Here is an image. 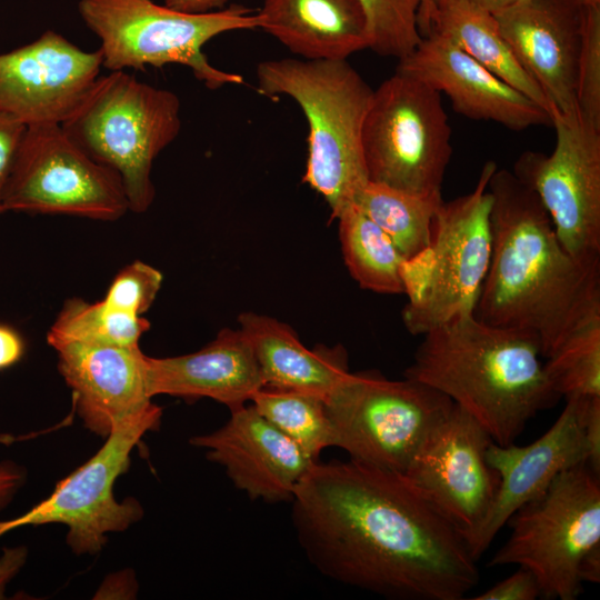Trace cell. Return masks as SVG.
Segmentation results:
<instances>
[{
	"label": "cell",
	"mask_w": 600,
	"mask_h": 600,
	"mask_svg": "<svg viewBox=\"0 0 600 600\" xmlns=\"http://www.w3.org/2000/svg\"><path fill=\"white\" fill-rule=\"evenodd\" d=\"M291 503L306 557L334 581L394 600H462L479 581L463 536L403 473L318 460Z\"/></svg>",
	"instance_id": "cell-1"
},
{
	"label": "cell",
	"mask_w": 600,
	"mask_h": 600,
	"mask_svg": "<svg viewBox=\"0 0 600 600\" xmlns=\"http://www.w3.org/2000/svg\"><path fill=\"white\" fill-rule=\"evenodd\" d=\"M488 189L492 248L474 316L527 334L547 359L600 319V264L563 247L536 192L512 171L497 167Z\"/></svg>",
	"instance_id": "cell-2"
},
{
	"label": "cell",
	"mask_w": 600,
	"mask_h": 600,
	"mask_svg": "<svg viewBox=\"0 0 600 600\" xmlns=\"http://www.w3.org/2000/svg\"><path fill=\"white\" fill-rule=\"evenodd\" d=\"M422 337L404 378L446 394L497 444L514 443L527 423L560 398L538 344L524 333L487 324L472 313Z\"/></svg>",
	"instance_id": "cell-3"
},
{
	"label": "cell",
	"mask_w": 600,
	"mask_h": 600,
	"mask_svg": "<svg viewBox=\"0 0 600 600\" xmlns=\"http://www.w3.org/2000/svg\"><path fill=\"white\" fill-rule=\"evenodd\" d=\"M256 77L259 93L288 96L301 108L309 126L302 181L338 218L369 181L361 138L373 90L347 60H267Z\"/></svg>",
	"instance_id": "cell-4"
},
{
	"label": "cell",
	"mask_w": 600,
	"mask_h": 600,
	"mask_svg": "<svg viewBox=\"0 0 600 600\" xmlns=\"http://www.w3.org/2000/svg\"><path fill=\"white\" fill-rule=\"evenodd\" d=\"M60 126L93 160L119 174L129 211L142 213L156 196L153 162L181 130L180 100L126 70L110 71Z\"/></svg>",
	"instance_id": "cell-5"
},
{
	"label": "cell",
	"mask_w": 600,
	"mask_h": 600,
	"mask_svg": "<svg viewBox=\"0 0 600 600\" xmlns=\"http://www.w3.org/2000/svg\"><path fill=\"white\" fill-rule=\"evenodd\" d=\"M497 163L483 164L474 188L442 201L432 222L429 246L406 260L401 278L408 302L402 310L413 336L474 313L491 258V194Z\"/></svg>",
	"instance_id": "cell-6"
},
{
	"label": "cell",
	"mask_w": 600,
	"mask_h": 600,
	"mask_svg": "<svg viewBox=\"0 0 600 600\" xmlns=\"http://www.w3.org/2000/svg\"><path fill=\"white\" fill-rule=\"evenodd\" d=\"M78 10L100 40L106 69L144 70L177 63L188 67L212 90L241 84L243 78L213 67L204 44L221 33L260 29L261 24L260 14L242 6L184 13L153 0H80Z\"/></svg>",
	"instance_id": "cell-7"
},
{
	"label": "cell",
	"mask_w": 600,
	"mask_h": 600,
	"mask_svg": "<svg viewBox=\"0 0 600 600\" xmlns=\"http://www.w3.org/2000/svg\"><path fill=\"white\" fill-rule=\"evenodd\" d=\"M332 447L366 464L404 473L453 402L416 380L374 371L348 374L327 397Z\"/></svg>",
	"instance_id": "cell-8"
},
{
	"label": "cell",
	"mask_w": 600,
	"mask_h": 600,
	"mask_svg": "<svg viewBox=\"0 0 600 600\" xmlns=\"http://www.w3.org/2000/svg\"><path fill=\"white\" fill-rule=\"evenodd\" d=\"M508 522L511 534L488 567H524L536 576L541 598L577 599L580 560L600 543L599 474L587 464L563 471Z\"/></svg>",
	"instance_id": "cell-9"
},
{
	"label": "cell",
	"mask_w": 600,
	"mask_h": 600,
	"mask_svg": "<svg viewBox=\"0 0 600 600\" xmlns=\"http://www.w3.org/2000/svg\"><path fill=\"white\" fill-rule=\"evenodd\" d=\"M361 140L370 182L442 196L453 149L439 91L396 71L373 90Z\"/></svg>",
	"instance_id": "cell-10"
},
{
	"label": "cell",
	"mask_w": 600,
	"mask_h": 600,
	"mask_svg": "<svg viewBox=\"0 0 600 600\" xmlns=\"http://www.w3.org/2000/svg\"><path fill=\"white\" fill-rule=\"evenodd\" d=\"M3 212L114 221L129 211L119 174L87 154L60 124L26 127L2 192Z\"/></svg>",
	"instance_id": "cell-11"
},
{
	"label": "cell",
	"mask_w": 600,
	"mask_h": 600,
	"mask_svg": "<svg viewBox=\"0 0 600 600\" xmlns=\"http://www.w3.org/2000/svg\"><path fill=\"white\" fill-rule=\"evenodd\" d=\"M160 418L161 413H154L116 429L47 499L18 518L0 521V537L23 526L60 523L68 527L67 543L74 553L101 551L108 533L124 531L143 514L136 499L118 501L113 486L128 470L134 446L159 426Z\"/></svg>",
	"instance_id": "cell-12"
},
{
	"label": "cell",
	"mask_w": 600,
	"mask_h": 600,
	"mask_svg": "<svg viewBox=\"0 0 600 600\" xmlns=\"http://www.w3.org/2000/svg\"><path fill=\"white\" fill-rule=\"evenodd\" d=\"M550 154L522 152L512 172L532 189L563 247L579 261L600 264V128L553 116Z\"/></svg>",
	"instance_id": "cell-13"
},
{
	"label": "cell",
	"mask_w": 600,
	"mask_h": 600,
	"mask_svg": "<svg viewBox=\"0 0 600 600\" xmlns=\"http://www.w3.org/2000/svg\"><path fill=\"white\" fill-rule=\"evenodd\" d=\"M492 439L454 404L403 473L460 531L466 542L496 497L499 476L487 461Z\"/></svg>",
	"instance_id": "cell-14"
},
{
	"label": "cell",
	"mask_w": 600,
	"mask_h": 600,
	"mask_svg": "<svg viewBox=\"0 0 600 600\" xmlns=\"http://www.w3.org/2000/svg\"><path fill=\"white\" fill-rule=\"evenodd\" d=\"M102 56L53 30L0 53V111L26 127L61 124L100 77Z\"/></svg>",
	"instance_id": "cell-15"
},
{
	"label": "cell",
	"mask_w": 600,
	"mask_h": 600,
	"mask_svg": "<svg viewBox=\"0 0 600 600\" xmlns=\"http://www.w3.org/2000/svg\"><path fill=\"white\" fill-rule=\"evenodd\" d=\"M588 398H567L554 423L528 446L491 442L487 461L498 473L499 486L483 521L467 540L476 561L518 509L542 494L563 471L587 464L583 413Z\"/></svg>",
	"instance_id": "cell-16"
},
{
	"label": "cell",
	"mask_w": 600,
	"mask_h": 600,
	"mask_svg": "<svg viewBox=\"0 0 600 600\" xmlns=\"http://www.w3.org/2000/svg\"><path fill=\"white\" fill-rule=\"evenodd\" d=\"M583 13L580 0H521L493 14L517 60L544 93L550 120L578 114Z\"/></svg>",
	"instance_id": "cell-17"
},
{
	"label": "cell",
	"mask_w": 600,
	"mask_h": 600,
	"mask_svg": "<svg viewBox=\"0 0 600 600\" xmlns=\"http://www.w3.org/2000/svg\"><path fill=\"white\" fill-rule=\"evenodd\" d=\"M51 347L72 390L76 411L90 431L108 438L126 423L161 413L148 391L147 356L139 346L58 342Z\"/></svg>",
	"instance_id": "cell-18"
},
{
	"label": "cell",
	"mask_w": 600,
	"mask_h": 600,
	"mask_svg": "<svg viewBox=\"0 0 600 600\" xmlns=\"http://www.w3.org/2000/svg\"><path fill=\"white\" fill-rule=\"evenodd\" d=\"M190 443L206 449L208 460L222 466L237 489L268 503L291 501L316 462L252 404L231 410L222 427Z\"/></svg>",
	"instance_id": "cell-19"
},
{
	"label": "cell",
	"mask_w": 600,
	"mask_h": 600,
	"mask_svg": "<svg viewBox=\"0 0 600 600\" xmlns=\"http://www.w3.org/2000/svg\"><path fill=\"white\" fill-rule=\"evenodd\" d=\"M397 71L444 93L454 111L469 119L492 121L513 131L551 124L540 106L437 31L422 37L399 60Z\"/></svg>",
	"instance_id": "cell-20"
},
{
	"label": "cell",
	"mask_w": 600,
	"mask_h": 600,
	"mask_svg": "<svg viewBox=\"0 0 600 600\" xmlns=\"http://www.w3.org/2000/svg\"><path fill=\"white\" fill-rule=\"evenodd\" d=\"M149 394H169L187 400L209 398L238 409L262 387L261 371L252 347L239 330L222 329L202 349L177 357H146Z\"/></svg>",
	"instance_id": "cell-21"
},
{
	"label": "cell",
	"mask_w": 600,
	"mask_h": 600,
	"mask_svg": "<svg viewBox=\"0 0 600 600\" xmlns=\"http://www.w3.org/2000/svg\"><path fill=\"white\" fill-rule=\"evenodd\" d=\"M260 29L306 60H347L369 49L358 0H263Z\"/></svg>",
	"instance_id": "cell-22"
},
{
	"label": "cell",
	"mask_w": 600,
	"mask_h": 600,
	"mask_svg": "<svg viewBox=\"0 0 600 600\" xmlns=\"http://www.w3.org/2000/svg\"><path fill=\"white\" fill-rule=\"evenodd\" d=\"M240 330L249 340L264 387L294 390L327 399L348 374L342 347L306 348L287 324L253 312L239 316Z\"/></svg>",
	"instance_id": "cell-23"
},
{
	"label": "cell",
	"mask_w": 600,
	"mask_h": 600,
	"mask_svg": "<svg viewBox=\"0 0 600 600\" xmlns=\"http://www.w3.org/2000/svg\"><path fill=\"white\" fill-rule=\"evenodd\" d=\"M432 31L444 36L467 54L540 106L550 117L548 100L521 67L493 14L462 3L437 7Z\"/></svg>",
	"instance_id": "cell-24"
},
{
	"label": "cell",
	"mask_w": 600,
	"mask_h": 600,
	"mask_svg": "<svg viewBox=\"0 0 600 600\" xmlns=\"http://www.w3.org/2000/svg\"><path fill=\"white\" fill-rule=\"evenodd\" d=\"M337 219L343 259L359 286L378 293H404L401 267L406 259L390 238L354 204Z\"/></svg>",
	"instance_id": "cell-25"
},
{
	"label": "cell",
	"mask_w": 600,
	"mask_h": 600,
	"mask_svg": "<svg viewBox=\"0 0 600 600\" xmlns=\"http://www.w3.org/2000/svg\"><path fill=\"white\" fill-rule=\"evenodd\" d=\"M442 201V196L414 194L368 181L353 204L409 260L429 246L433 218Z\"/></svg>",
	"instance_id": "cell-26"
},
{
	"label": "cell",
	"mask_w": 600,
	"mask_h": 600,
	"mask_svg": "<svg viewBox=\"0 0 600 600\" xmlns=\"http://www.w3.org/2000/svg\"><path fill=\"white\" fill-rule=\"evenodd\" d=\"M150 329L142 316H134L109 307L102 300L94 303L80 298L64 301L47 341L77 342L89 346L137 347L141 336Z\"/></svg>",
	"instance_id": "cell-27"
},
{
	"label": "cell",
	"mask_w": 600,
	"mask_h": 600,
	"mask_svg": "<svg viewBox=\"0 0 600 600\" xmlns=\"http://www.w3.org/2000/svg\"><path fill=\"white\" fill-rule=\"evenodd\" d=\"M256 410L310 458L332 447V433L326 401L319 396L262 387L251 399Z\"/></svg>",
	"instance_id": "cell-28"
},
{
	"label": "cell",
	"mask_w": 600,
	"mask_h": 600,
	"mask_svg": "<svg viewBox=\"0 0 600 600\" xmlns=\"http://www.w3.org/2000/svg\"><path fill=\"white\" fill-rule=\"evenodd\" d=\"M543 366L560 397H600V319L573 332Z\"/></svg>",
	"instance_id": "cell-29"
},
{
	"label": "cell",
	"mask_w": 600,
	"mask_h": 600,
	"mask_svg": "<svg viewBox=\"0 0 600 600\" xmlns=\"http://www.w3.org/2000/svg\"><path fill=\"white\" fill-rule=\"evenodd\" d=\"M369 30V49L398 60L420 43L419 12L422 0H358Z\"/></svg>",
	"instance_id": "cell-30"
},
{
	"label": "cell",
	"mask_w": 600,
	"mask_h": 600,
	"mask_svg": "<svg viewBox=\"0 0 600 600\" xmlns=\"http://www.w3.org/2000/svg\"><path fill=\"white\" fill-rule=\"evenodd\" d=\"M576 98L579 117L600 128V6H584Z\"/></svg>",
	"instance_id": "cell-31"
},
{
	"label": "cell",
	"mask_w": 600,
	"mask_h": 600,
	"mask_svg": "<svg viewBox=\"0 0 600 600\" xmlns=\"http://www.w3.org/2000/svg\"><path fill=\"white\" fill-rule=\"evenodd\" d=\"M162 281L158 269L136 260L117 273L102 301L117 310L142 316L156 300Z\"/></svg>",
	"instance_id": "cell-32"
},
{
	"label": "cell",
	"mask_w": 600,
	"mask_h": 600,
	"mask_svg": "<svg viewBox=\"0 0 600 600\" xmlns=\"http://www.w3.org/2000/svg\"><path fill=\"white\" fill-rule=\"evenodd\" d=\"M541 598L536 576L524 567L474 597V600H534Z\"/></svg>",
	"instance_id": "cell-33"
},
{
	"label": "cell",
	"mask_w": 600,
	"mask_h": 600,
	"mask_svg": "<svg viewBox=\"0 0 600 600\" xmlns=\"http://www.w3.org/2000/svg\"><path fill=\"white\" fill-rule=\"evenodd\" d=\"M26 126L12 116L0 111V216L2 192Z\"/></svg>",
	"instance_id": "cell-34"
},
{
	"label": "cell",
	"mask_w": 600,
	"mask_h": 600,
	"mask_svg": "<svg viewBox=\"0 0 600 600\" xmlns=\"http://www.w3.org/2000/svg\"><path fill=\"white\" fill-rule=\"evenodd\" d=\"M583 433L588 449L587 466L600 473V397L587 400L583 413Z\"/></svg>",
	"instance_id": "cell-35"
},
{
	"label": "cell",
	"mask_w": 600,
	"mask_h": 600,
	"mask_svg": "<svg viewBox=\"0 0 600 600\" xmlns=\"http://www.w3.org/2000/svg\"><path fill=\"white\" fill-rule=\"evenodd\" d=\"M27 343L20 331L0 322V371L19 363L24 357Z\"/></svg>",
	"instance_id": "cell-36"
},
{
	"label": "cell",
	"mask_w": 600,
	"mask_h": 600,
	"mask_svg": "<svg viewBox=\"0 0 600 600\" xmlns=\"http://www.w3.org/2000/svg\"><path fill=\"white\" fill-rule=\"evenodd\" d=\"M27 558L22 547L6 549L0 558V599L4 598L7 584L19 572Z\"/></svg>",
	"instance_id": "cell-37"
},
{
	"label": "cell",
	"mask_w": 600,
	"mask_h": 600,
	"mask_svg": "<svg viewBox=\"0 0 600 600\" xmlns=\"http://www.w3.org/2000/svg\"><path fill=\"white\" fill-rule=\"evenodd\" d=\"M23 481V472L13 462L0 463V510L12 499Z\"/></svg>",
	"instance_id": "cell-38"
},
{
	"label": "cell",
	"mask_w": 600,
	"mask_h": 600,
	"mask_svg": "<svg viewBox=\"0 0 600 600\" xmlns=\"http://www.w3.org/2000/svg\"><path fill=\"white\" fill-rule=\"evenodd\" d=\"M230 0H162V4L184 13H207L222 9Z\"/></svg>",
	"instance_id": "cell-39"
},
{
	"label": "cell",
	"mask_w": 600,
	"mask_h": 600,
	"mask_svg": "<svg viewBox=\"0 0 600 600\" xmlns=\"http://www.w3.org/2000/svg\"><path fill=\"white\" fill-rule=\"evenodd\" d=\"M579 578L582 583L600 581V543L589 549L580 560Z\"/></svg>",
	"instance_id": "cell-40"
},
{
	"label": "cell",
	"mask_w": 600,
	"mask_h": 600,
	"mask_svg": "<svg viewBox=\"0 0 600 600\" xmlns=\"http://www.w3.org/2000/svg\"><path fill=\"white\" fill-rule=\"evenodd\" d=\"M521 0H432V3L437 10L438 6L444 3H462L471 6L481 10H484L491 14H496ZM437 14V13H436Z\"/></svg>",
	"instance_id": "cell-41"
},
{
	"label": "cell",
	"mask_w": 600,
	"mask_h": 600,
	"mask_svg": "<svg viewBox=\"0 0 600 600\" xmlns=\"http://www.w3.org/2000/svg\"><path fill=\"white\" fill-rule=\"evenodd\" d=\"M437 10L432 3V0H422L419 12V31L422 37L429 34L432 31Z\"/></svg>",
	"instance_id": "cell-42"
},
{
	"label": "cell",
	"mask_w": 600,
	"mask_h": 600,
	"mask_svg": "<svg viewBox=\"0 0 600 600\" xmlns=\"http://www.w3.org/2000/svg\"><path fill=\"white\" fill-rule=\"evenodd\" d=\"M584 6H600V0H580Z\"/></svg>",
	"instance_id": "cell-43"
}]
</instances>
